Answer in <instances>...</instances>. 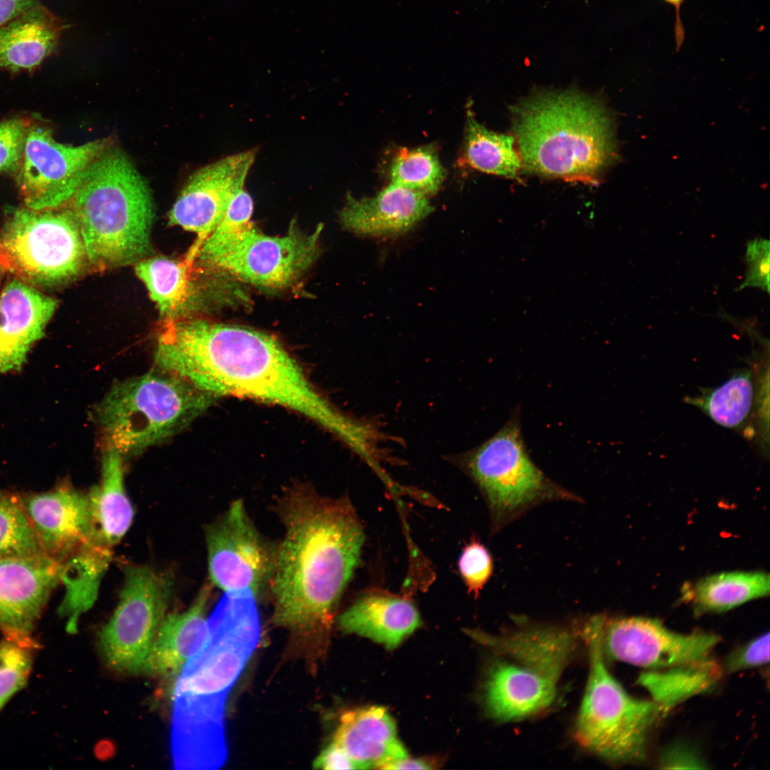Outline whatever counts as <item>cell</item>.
Returning a JSON list of instances; mask_svg holds the SVG:
<instances>
[{
    "mask_svg": "<svg viewBox=\"0 0 770 770\" xmlns=\"http://www.w3.org/2000/svg\"><path fill=\"white\" fill-rule=\"evenodd\" d=\"M155 364L213 397L247 398L294 411L357 453L373 441L374 428L332 405L267 333L205 319L166 322L158 338Z\"/></svg>",
    "mask_w": 770,
    "mask_h": 770,
    "instance_id": "obj_1",
    "label": "cell"
},
{
    "mask_svg": "<svg viewBox=\"0 0 770 770\" xmlns=\"http://www.w3.org/2000/svg\"><path fill=\"white\" fill-rule=\"evenodd\" d=\"M277 510L284 535L270 589L272 622L297 631L328 628L359 563L361 522L346 498L305 485L286 490Z\"/></svg>",
    "mask_w": 770,
    "mask_h": 770,
    "instance_id": "obj_2",
    "label": "cell"
},
{
    "mask_svg": "<svg viewBox=\"0 0 770 770\" xmlns=\"http://www.w3.org/2000/svg\"><path fill=\"white\" fill-rule=\"evenodd\" d=\"M523 168L595 185L617 159L614 120L597 98L576 89L540 91L510 107Z\"/></svg>",
    "mask_w": 770,
    "mask_h": 770,
    "instance_id": "obj_3",
    "label": "cell"
},
{
    "mask_svg": "<svg viewBox=\"0 0 770 770\" xmlns=\"http://www.w3.org/2000/svg\"><path fill=\"white\" fill-rule=\"evenodd\" d=\"M88 262L97 269L135 264L152 250L154 204L128 157L106 148L89 166L68 203Z\"/></svg>",
    "mask_w": 770,
    "mask_h": 770,
    "instance_id": "obj_4",
    "label": "cell"
},
{
    "mask_svg": "<svg viewBox=\"0 0 770 770\" xmlns=\"http://www.w3.org/2000/svg\"><path fill=\"white\" fill-rule=\"evenodd\" d=\"M257 642L254 632L239 622L210 626L205 645L185 664L175 684L171 724L174 752L202 756L225 746L227 695Z\"/></svg>",
    "mask_w": 770,
    "mask_h": 770,
    "instance_id": "obj_5",
    "label": "cell"
},
{
    "mask_svg": "<svg viewBox=\"0 0 770 770\" xmlns=\"http://www.w3.org/2000/svg\"><path fill=\"white\" fill-rule=\"evenodd\" d=\"M475 634L498 655L488 669L484 687L485 707L491 718L518 720L553 703L559 679L575 647L569 630L524 622L499 635Z\"/></svg>",
    "mask_w": 770,
    "mask_h": 770,
    "instance_id": "obj_6",
    "label": "cell"
},
{
    "mask_svg": "<svg viewBox=\"0 0 770 770\" xmlns=\"http://www.w3.org/2000/svg\"><path fill=\"white\" fill-rule=\"evenodd\" d=\"M212 399L181 378L155 368L115 383L95 413L105 448L124 458L183 430Z\"/></svg>",
    "mask_w": 770,
    "mask_h": 770,
    "instance_id": "obj_7",
    "label": "cell"
},
{
    "mask_svg": "<svg viewBox=\"0 0 770 770\" xmlns=\"http://www.w3.org/2000/svg\"><path fill=\"white\" fill-rule=\"evenodd\" d=\"M602 622V615L597 614L582 626L590 670L573 737L580 746L610 762L638 763L645 759L650 730L664 712L653 700L630 695L609 672Z\"/></svg>",
    "mask_w": 770,
    "mask_h": 770,
    "instance_id": "obj_8",
    "label": "cell"
},
{
    "mask_svg": "<svg viewBox=\"0 0 770 770\" xmlns=\"http://www.w3.org/2000/svg\"><path fill=\"white\" fill-rule=\"evenodd\" d=\"M519 413L516 409L499 431L463 457L467 473L486 502L493 534L544 503L584 502L533 461L523 440Z\"/></svg>",
    "mask_w": 770,
    "mask_h": 770,
    "instance_id": "obj_9",
    "label": "cell"
},
{
    "mask_svg": "<svg viewBox=\"0 0 770 770\" xmlns=\"http://www.w3.org/2000/svg\"><path fill=\"white\" fill-rule=\"evenodd\" d=\"M88 262L68 207L11 210L0 227V271L38 289L64 285Z\"/></svg>",
    "mask_w": 770,
    "mask_h": 770,
    "instance_id": "obj_10",
    "label": "cell"
},
{
    "mask_svg": "<svg viewBox=\"0 0 770 770\" xmlns=\"http://www.w3.org/2000/svg\"><path fill=\"white\" fill-rule=\"evenodd\" d=\"M171 594L170 580L150 567L125 568L119 602L99 636L111 668L125 674L142 672Z\"/></svg>",
    "mask_w": 770,
    "mask_h": 770,
    "instance_id": "obj_11",
    "label": "cell"
},
{
    "mask_svg": "<svg viewBox=\"0 0 770 770\" xmlns=\"http://www.w3.org/2000/svg\"><path fill=\"white\" fill-rule=\"evenodd\" d=\"M211 582L224 592L270 596L279 543L263 536L244 502L236 500L205 530Z\"/></svg>",
    "mask_w": 770,
    "mask_h": 770,
    "instance_id": "obj_12",
    "label": "cell"
},
{
    "mask_svg": "<svg viewBox=\"0 0 770 770\" xmlns=\"http://www.w3.org/2000/svg\"><path fill=\"white\" fill-rule=\"evenodd\" d=\"M322 225L311 233L292 222L282 236L267 235L252 222L225 248L201 263L257 287H287L309 268L319 254Z\"/></svg>",
    "mask_w": 770,
    "mask_h": 770,
    "instance_id": "obj_13",
    "label": "cell"
},
{
    "mask_svg": "<svg viewBox=\"0 0 770 770\" xmlns=\"http://www.w3.org/2000/svg\"><path fill=\"white\" fill-rule=\"evenodd\" d=\"M108 144L106 139L79 145L61 143L49 128L31 123L16 173L24 206L43 210L68 205L89 166Z\"/></svg>",
    "mask_w": 770,
    "mask_h": 770,
    "instance_id": "obj_14",
    "label": "cell"
},
{
    "mask_svg": "<svg viewBox=\"0 0 770 770\" xmlns=\"http://www.w3.org/2000/svg\"><path fill=\"white\" fill-rule=\"evenodd\" d=\"M601 639L603 652L608 657L650 670L706 659L721 640L712 633L675 632L655 619L610 618L603 614Z\"/></svg>",
    "mask_w": 770,
    "mask_h": 770,
    "instance_id": "obj_15",
    "label": "cell"
},
{
    "mask_svg": "<svg viewBox=\"0 0 770 770\" xmlns=\"http://www.w3.org/2000/svg\"><path fill=\"white\" fill-rule=\"evenodd\" d=\"M257 149L227 155L196 170L189 178L168 214L170 225L194 232L187 256L195 262L206 238L223 218L233 197L245 186Z\"/></svg>",
    "mask_w": 770,
    "mask_h": 770,
    "instance_id": "obj_16",
    "label": "cell"
},
{
    "mask_svg": "<svg viewBox=\"0 0 770 770\" xmlns=\"http://www.w3.org/2000/svg\"><path fill=\"white\" fill-rule=\"evenodd\" d=\"M19 496L42 551L51 559L62 563L85 545L105 543L89 493L66 482L46 492Z\"/></svg>",
    "mask_w": 770,
    "mask_h": 770,
    "instance_id": "obj_17",
    "label": "cell"
},
{
    "mask_svg": "<svg viewBox=\"0 0 770 770\" xmlns=\"http://www.w3.org/2000/svg\"><path fill=\"white\" fill-rule=\"evenodd\" d=\"M62 564L46 555L0 560V630L31 634L51 593L61 582Z\"/></svg>",
    "mask_w": 770,
    "mask_h": 770,
    "instance_id": "obj_18",
    "label": "cell"
},
{
    "mask_svg": "<svg viewBox=\"0 0 770 770\" xmlns=\"http://www.w3.org/2000/svg\"><path fill=\"white\" fill-rule=\"evenodd\" d=\"M57 304L56 299L16 277L7 281L0 291V372L21 370Z\"/></svg>",
    "mask_w": 770,
    "mask_h": 770,
    "instance_id": "obj_19",
    "label": "cell"
},
{
    "mask_svg": "<svg viewBox=\"0 0 770 770\" xmlns=\"http://www.w3.org/2000/svg\"><path fill=\"white\" fill-rule=\"evenodd\" d=\"M433 209L426 195L391 183L372 197L356 198L348 194L339 220L355 234L389 237L409 231Z\"/></svg>",
    "mask_w": 770,
    "mask_h": 770,
    "instance_id": "obj_20",
    "label": "cell"
},
{
    "mask_svg": "<svg viewBox=\"0 0 770 770\" xmlns=\"http://www.w3.org/2000/svg\"><path fill=\"white\" fill-rule=\"evenodd\" d=\"M357 769H382L408 757L387 709L370 706L342 714L334 740Z\"/></svg>",
    "mask_w": 770,
    "mask_h": 770,
    "instance_id": "obj_21",
    "label": "cell"
},
{
    "mask_svg": "<svg viewBox=\"0 0 770 770\" xmlns=\"http://www.w3.org/2000/svg\"><path fill=\"white\" fill-rule=\"evenodd\" d=\"M210 590L205 584L187 610L165 616L142 672L158 676L178 674L203 647L209 637L205 612Z\"/></svg>",
    "mask_w": 770,
    "mask_h": 770,
    "instance_id": "obj_22",
    "label": "cell"
},
{
    "mask_svg": "<svg viewBox=\"0 0 770 770\" xmlns=\"http://www.w3.org/2000/svg\"><path fill=\"white\" fill-rule=\"evenodd\" d=\"M337 623L344 632L368 637L394 649L420 627L421 621L410 601L372 592L361 597L342 613Z\"/></svg>",
    "mask_w": 770,
    "mask_h": 770,
    "instance_id": "obj_23",
    "label": "cell"
},
{
    "mask_svg": "<svg viewBox=\"0 0 770 770\" xmlns=\"http://www.w3.org/2000/svg\"><path fill=\"white\" fill-rule=\"evenodd\" d=\"M62 21L41 4L0 27V68L32 71L57 48Z\"/></svg>",
    "mask_w": 770,
    "mask_h": 770,
    "instance_id": "obj_24",
    "label": "cell"
},
{
    "mask_svg": "<svg viewBox=\"0 0 770 770\" xmlns=\"http://www.w3.org/2000/svg\"><path fill=\"white\" fill-rule=\"evenodd\" d=\"M111 547L103 543L87 545L62 563L61 582L66 592L58 608L66 620V630L75 633L79 616L94 603L99 583L109 563Z\"/></svg>",
    "mask_w": 770,
    "mask_h": 770,
    "instance_id": "obj_25",
    "label": "cell"
},
{
    "mask_svg": "<svg viewBox=\"0 0 770 770\" xmlns=\"http://www.w3.org/2000/svg\"><path fill=\"white\" fill-rule=\"evenodd\" d=\"M123 457L105 448L102 460L101 481L89 492L93 498L99 532L111 547L118 543L129 529L133 509L124 486Z\"/></svg>",
    "mask_w": 770,
    "mask_h": 770,
    "instance_id": "obj_26",
    "label": "cell"
},
{
    "mask_svg": "<svg viewBox=\"0 0 770 770\" xmlns=\"http://www.w3.org/2000/svg\"><path fill=\"white\" fill-rule=\"evenodd\" d=\"M769 574L764 572H725L698 581L684 598L699 612H720L768 595Z\"/></svg>",
    "mask_w": 770,
    "mask_h": 770,
    "instance_id": "obj_27",
    "label": "cell"
},
{
    "mask_svg": "<svg viewBox=\"0 0 770 770\" xmlns=\"http://www.w3.org/2000/svg\"><path fill=\"white\" fill-rule=\"evenodd\" d=\"M721 674L719 664L707 658L685 665L650 670L640 675L638 683L666 713L685 699L710 689Z\"/></svg>",
    "mask_w": 770,
    "mask_h": 770,
    "instance_id": "obj_28",
    "label": "cell"
},
{
    "mask_svg": "<svg viewBox=\"0 0 770 770\" xmlns=\"http://www.w3.org/2000/svg\"><path fill=\"white\" fill-rule=\"evenodd\" d=\"M192 265L185 258L178 261L164 257H146L135 264L136 275L165 322L177 319L188 301Z\"/></svg>",
    "mask_w": 770,
    "mask_h": 770,
    "instance_id": "obj_29",
    "label": "cell"
},
{
    "mask_svg": "<svg viewBox=\"0 0 770 770\" xmlns=\"http://www.w3.org/2000/svg\"><path fill=\"white\" fill-rule=\"evenodd\" d=\"M515 144L513 135L487 129L476 120L470 110L467 111L464 157L470 167L520 181L523 163Z\"/></svg>",
    "mask_w": 770,
    "mask_h": 770,
    "instance_id": "obj_30",
    "label": "cell"
},
{
    "mask_svg": "<svg viewBox=\"0 0 770 770\" xmlns=\"http://www.w3.org/2000/svg\"><path fill=\"white\" fill-rule=\"evenodd\" d=\"M751 372H735L727 381L702 396L689 399L714 422L727 428L741 427L749 416L754 400Z\"/></svg>",
    "mask_w": 770,
    "mask_h": 770,
    "instance_id": "obj_31",
    "label": "cell"
},
{
    "mask_svg": "<svg viewBox=\"0 0 770 770\" xmlns=\"http://www.w3.org/2000/svg\"><path fill=\"white\" fill-rule=\"evenodd\" d=\"M391 183L425 195L438 191L446 177L433 145L401 149L393 159Z\"/></svg>",
    "mask_w": 770,
    "mask_h": 770,
    "instance_id": "obj_32",
    "label": "cell"
},
{
    "mask_svg": "<svg viewBox=\"0 0 770 770\" xmlns=\"http://www.w3.org/2000/svg\"><path fill=\"white\" fill-rule=\"evenodd\" d=\"M43 555L19 494L0 489V560Z\"/></svg>",
    "mask_w": 770,
    "mask_h": 770,
    "instance_id": "obj_33",
    "label": "cell"
},
{
    "mask_svg": "<svg viewBox=\"0 0 770 770\" xmlns=\"http://www.w3.org/2000/svg\"><path fill=\"white\" fill-rule=\"evenodd\" d=\"M0 640V710L27 682L37 644L31 634L5 632Z\"/></svg>",
    "mask_w": 770,
    "mask_h": 770,
    "instance_id": "obj_34",
    "label": "cell"
},
{
    "mask_svg": "<svg viewBox=\"0 0 770 770\" xmlns=\"http://www.w3.org/2000/svg\"><path fill=\"white\" fill-rule=\"evenodd\" d=\"M252 212L253 200L244 188L233 197L223 218L200 247L195 260L202 262L232 242L252 223Z\"/></svg>",
    "mask_w": 770,
    "mask_h": 770,
    "instance_id": "obj_35",
    "label": "cell"
},
{
    "mask_svg": "<svg viewBox=\"0 0 770 770\" xmlns=\"http://www.w3.org/2000/svg\"><path fill=\"white\" fill-rule=\"evenodd\" d=\"M458 568L468 592L478 596L493 572V560L488 548L476 538L464 547Z\"/></svg>",
    "mask_w": 770,
    "mask_h": 770,
    "instance_id": "obj_36",
    "label": "cell"
},
{
    "mask_svg": "<svg viewBox=\"0 0 770 770\" xmlns=\"http://www.w3.org/2000/svg\"><path fill=\"white\" fill-rule=\"evenodd\" d=\"M30 125L22 118L0 121V174L18 171Z\"/></svg>",
    "mask_w": 770,
    "mask_h": 770,
    "instance_id": "obj_37",
    "label": "cell"
},
{
    "mask_svg": "<svg viewBox=\"0 0 770 770\" xmlns=\"http://www.w3.org/2000/svg\"><path fill=\"white\" fill-rule=\"evenodd\" d=\"M745 260L747 271L744 282L736 290L756 287L769 293L770 244L767 239L756 237L746 245Z\"/></svg>",
    "mask_w": 770,
    "mask_h": 770,
    "instance_id": "obj_38",
    "label": "cell"
},
{
    "mask_svg": "<svg viewBox=\"0 0 770 770\" xmlns=\"http://www.w3.org/2000/svg\"><path fill=\"white\" fill-rule=\"evenodd\" d=\"M769 661V634H764L732 652L726 660V669L734 672L759 667Z\"/></svg>",
    "mask_w": 770,
    "mask_h": 770,
    "instance_id": "obj_39",
    "label": "cell"
},
{
    "mask_svg": "<svg viewBox=\"0 0 770 770\" xmlns=\"http://www.w3.org/2000/svg\"><path fill=\"white\" fill-rule=\"evenodd\" d=\"M315 769H357L345 751L334 741L328 745L313 763Z\"/></svg>",
    "mask_w": 770,
    "mask_h": 770,
    "instance_id": "obj_40",
    "label": "cell"
},
{
    "mask_svg": "<svg viewBox=\"0 0 770 770\" xmlns=\"http://www.w3.org/2000/svg\"><path fill=\"white\" fill-rule=\"evenodd\" d=\"M663 768H703L702 763L689 750L674 746L667 750L662 759Z\"/></svg>",
    "mask_w": 770,
    "mask_h": 770,
    "instance_id": "obj_41",
    "label": "cell"
},
{
    "mask_svg": "<svg viewBox=\"0 0 770 770\" xmlns=\"http://www.w3.org/2000/svg\"><path fill=\"white\" fill-rule=\"evenodd\" d=\"M40 4L39 0H0V27Z\"/></svg>",
    "mask_w": 770,
    "mask_h": 770,
    "instance_id": "obj_42",
    "label": "cell"
},
{
    "mask_svg": "<svg viewBox=\"0 0 770 770\" xmlns=\"http://www.w3.org/2000/svg\"><path fill=\"white\" fill-rule=\"evenodd\" d=\"M430 764L419 759H409L408 757L396 761L387 765L384 769H431Z\"/></svg>",
    "mask_w": 770,
    "mask_h": 770,
    "instance_id": "obj_43",
    "label": "cell"
},
{
    "mask_svg": "<svg viewBox=\"0 0 770 770\" xmlns=\"http://www.w3.org/2000/svg\"><path fill=\"white\" fill-rule=\"evenodd\" d=\"M671 5L674 6L676 11V21H675V41L677 49H679L684 38V28L680 20V6L684 0H664Z\"/></svg>",
    "mask_w": 770,
    "mask_h": 770,
    "instance_id": "obj_44",
    "label": "cell"
}]
</instances>
